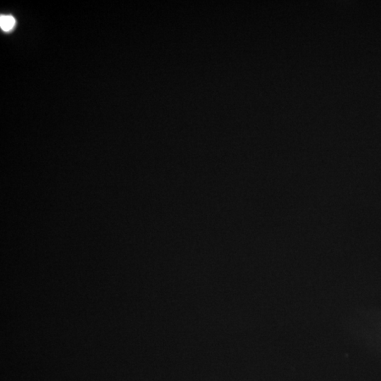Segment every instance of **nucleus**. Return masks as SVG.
Listing matches in <instances>:
<instances>
[{
  "mask_svg": "<svg viewBox=\"0 0 381 381\" xmlns=\"http://www.w3.org/2000/svg\"><path fill=\"white\" fill-rule=\"evenodd\" d=\"M16 20L11 15H1L0 16V27L4 31H10L14 28Z\"/></svg>",
  "mask_w": 381,
  "mask_h": 381,
  "instance_id": "nucleus-1",
  "label": "nucleus"
}]
</instances>
